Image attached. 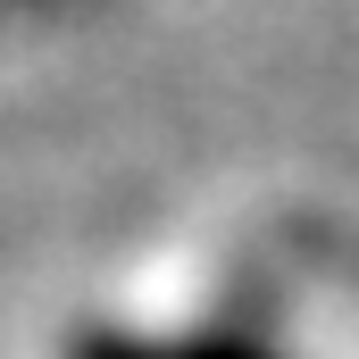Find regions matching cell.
I'll use <instances>...</instances> for the list:
<instances>
[{"label":"cell","instance_id":"cell-1","mask_svg":"<svg viewBox=\"0 0 359 359\" xmlns=\"http://www.w3.org/2000/svg\"><path fill=\"white\" fill-rule=\"evenodd\" d=\"M76 359H276L268 343L243 334H184V343H151V334H84Z\"/></svg>","mask_w":359,"mask_h":359}]
</instances>
